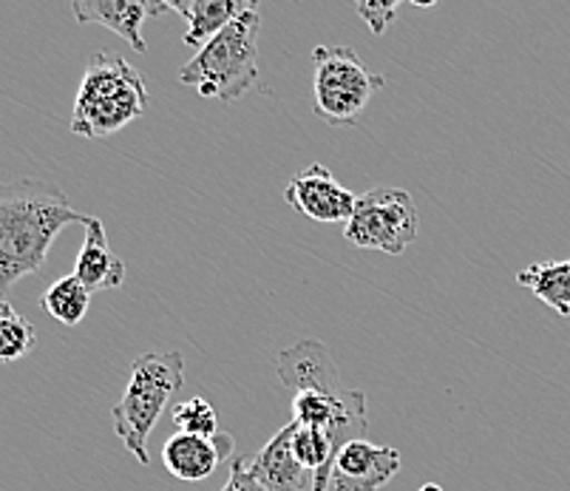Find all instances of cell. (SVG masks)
<instances>
[{
	"mask_svg": "<svg viewBox=\"0 0 570 491\" xmlns=\"http://www.w3.org/2000/svg\"><path fill=\"white\" fill-rule=\"evenodd\" d=\"M276 372L282 384L293 392V423L324 432L335 452L366 435V395L344 386L333 355L321 341L307 338L284 350Z\"/></svg>",
	"mask_w": 570,
	"mask_h": 491,
	"instance_id": "1",
	"label": "cell"
},
{
	"mask_svg": "<svg viewBox=\"0 0 570 491\" xmlns=\"http://www.w3.org/2000/svg\"><path fill=\"white\" fill-rule=\"evenodd\" d=\"M86 219L71 208L60 185L40 179L0 183V302L20 278L46 265L63 227L86 225Z\"/></svg>",
	"mask_w": 570,
	"mask_h": 491,
	"instance_id": "2",
	"label": "cell"
},
{
	"mask_svg": "<svg viewBox=\"0 0 570 491\" xmlns=\"http://www.w3.org/2000/svg\"><path fill=\"white\" fill-rule=\"evenodd\" d=\"M151 106L145 77L137 66L108 51L88 57L71 111V131L86 139H102L139 120Z\"/></svg>",
	"mask_w": 570,
	"mask_h": 491,
	"instance_id": "3",
	"label": "cell"
},
{
	"mask_svg": "<svg viewBox=\"0 0 570 491\" xmlns=\"http://www.w3.org/2000/svg\"><path fill=\"white\" fill-rule=\"evenodd\" d=\"M258 9L238 14L179 69V82L205 100L233 102L245 97L258 80Z\"/></svg>",
	"mask_w": 570,
	"mask_h": 491,
	"instance_id": "4",
	"label": "cell"
},
{
	"mask_svg": "<svg viewBox=\"0 0 570 491\" xmlns=\"http://www.w3.org/2000/svg\"><path fill=\"white\" fill-rule=\"evenodd\" d=\"M183 384V353H145L134 359L126 395L114 406V432L137 458L139 467L151 463V454H148L151 432Z\"/></svg>",
	"mask_w": 570,
	"mask_h": 491,
	"instance_id": "5",
	"label": "cell"
},
{
	"mask_svg": "<svg viewBox=\"0 0 570 491\" xmlns=\"http://www.w3.org/2000/svg\"><path fill=\"white\" fill-rule=\"evenodd\" d=\"M313 63L315 114L333 128L355 126L372 95L386 86L381 75L366 69L352 46H315Z\"/></svg>",
	"mask_w": 570,
	"mask_h": 491,
	"instance_id": "6",
	"label": "cell"
},
{
	"mask_svg": "<svg viewBox=\"0 0 570 491\" xmlns=\"http://www.w3.org/2000/svg\"><path fill=\"white\" fill-rule=\"evenodd\" d=\"M417 205L401 188H372L357 196L355 210L344 225V239L366 251L401 256L417 239Z\"/></svg>",
	"mask_w": 570,
	"mask_h": 491,
	"instance_id": "7",
	"label": "cell"
},
{
	"mask_svg": "<svg viewBox=\"0 0 570 491\" xmlns=\"http://www.w3.org/2000/svg\"><path fill=\"white\" fill-rule=\"evenodd\" d=\"M284 199L295 214H304L321 225H346L357 196L335 179L333 170L315 163L289 179Z\"/></svg>",
	"mask_w": 570,
	"mask_h": 491,
	"instance_id": "8",
	"label": "cell"
},
{
	"mask_svg": "<svg viewBox=\"0 0 570 491\" xmlns=\"http://www.w3.org/2000/svg\"><path fill=\"white\" fill-rule=\"evenodd\" d=\"M401 472V452L392 446H377L366 441H350L333 467L335 491H381L389 480Z\"/></svg>",
	"mask_w": 570,
	"mask_h": 491,
	"instance_id": "9",
	"label": "cell"
},
{
	"mask_svg": "<svg viewBox=\"0 0 570 491\" xmlns=\"http://www.w3.org/2000/svg\"><path fill=\"white\" fill-rule=\"evenodd\" d=\"M236 454L233 438L219 432L216 438H199L188 435V432H176L168 438L163 446V463L174 478L185 480V483H196L205 480L219 469L222 460H230Z\"/></svg>",
	"mask_w": 570,
	"mask_h": 491,
	"instance_id": "10",
	"label": "cell"
},
{
	"mask_svg": "<svg viewBox=\"0 0 570 491\" xmlns=\"http://www.w3.org/2000/svg\"><path fill=\"white\" fill-rule=\"evenodd\" d=\"M77 23H100L111 29L117 38L126 40L134 51H148L142 38V23L148 14L168 12V3H145V0H77Z\"/></svg>",
	"mask_w": 570,
	"mask_h": 491,
	"instance_id": "11",
	"label": "cell"
},
{
	"mask_svg": "<svg viewBox=\"0 0 570 491\" xmlns=\"http://www.w3.org/2000/svg\"><path fill=\"white\" fill-rule=\"evenodd\" d=\"M295 423H287L269 438L267 446L247 463L253 478L267 491H313V474L298 463L293 452Z\"/></svg>",
	"mask_w": 570,
	"mask_h": 491,
	"instance_id": "12",
	"label": "cell"
},
{
	"mask_svg": "<svg viewBox=\"0 0 570 491\" xmlns=\"http://www.w3.org/2000/svg\"><path fill=\"white\" fill-rule=\"evenodd\" d=\"M75 276L88 287V293L114 291L126 282V262L111 251L106 227L97 216L86 219V239L75 262Z\"/></svg>",
	"mask_w": 570,
	"mask_h": 491,
	"instance_id": "13",
	"label": "cell"
},
{
	"mask_svg": "<svg viewBox=\"0 0 570 491\" xmlns=\"http://www.w3.org/2000/svg\"><path fill=\"white\" fill-rule=\"evenodd\" d=\"M250 9H258V3H250V0H170L168 3V12L183 14V20L188 23L183 40L196 51L207 40L216 38L230 20Z\"/></svg>",
	"mask_w": 570,
	"mask_h": 491,
	"instance_id": "14",
	"label": "cell"
},
{
	"mask_svg": "<svg viewBox=\"0 0 570 491\" xmlns=\"http://www.w3.org/2000/svg\"><path fill=\"white\" fill-rule=\"evenodd\" d=\"M517 284L528 287L539 302H546L559 315H570V258L537 262L517 273Z\"/></svg>",
	"mask_w": 570,
	"mask_h": 491,
	"instance_id": "15",
	"label": "cell"
},
{
	"mask_svg": "<svg viewBox=\"0 0 570 491\" xmlns=\"http://www.w3.org/2000/svg\"><path fill=\"white\" fill-rule=\"evenodd\" d=\"M46 313L55 318V322L66 324V327H77V324L86 318L88 304H91V293H88L86 284L71 273V276L57 278L49 291L40 298Z\"/></svg>",
	"mask_w": 570,
	"mask_h": 491,
	"instance_id": "16",
	"label": "cell"
},
{
	"mask_svg": "<svg viewBox=\"0 0 570 491\" xmlns=\"http://www.w3.org/2000/svg\"><path fill=\"white\" fill-rule=\"evenodd\" d=\"M38 344V330L3 298L0 302V364H14Z\"/></svg>",
	"mask_w": 570,
	"mask_h": 491,
	"instance_id": "17",
	"label": "cell"
},
{
	"mask_svg": "<svg viewBox=\"0 0 570 491\" xmlns=\"http://www.w3.org/2000/svg\"><path fill=\"white\" fill-rule=\"evenodd\" d=\"M174 426L179 432L199 438H216L219 435V418H216L214 403L205 397H190V401L176 403L174 406Z\"/></svg>",
	"mask_w": 570,
	"mask_h": 491,
	"instance_id": "18",
	"label": "cell"
},
{
	"mask_svg": "<svg viewBox=\"0 0 570 491\" xmlns=\"http://www.w3.org/2000/svg\"><path fill=\"white\" fill-rule=\"evenodd\" d=\"M352 9H355L361 18H364V23L370 26L372 35H383L389 29V23L395 20L397 9H401V3H383V0H370V3H352Z\"/></svg>",
	"mask_w": 570,
	"mask_h": 491,
	"instance_id": "19",
	"label": "cell"
},
{
	"mask_svg": "<svg viewBox=\"0 0 570 491\" xmlns=\"http://www.w3.org/2000/svg\"><path fill=\"white\" fill-rule=\"evenodd\" d=\"M222 491H267V489H264V485L253 478L245 460L238 458V454H233L230 478H227V483L222 485Z\"/></svg>",
	"mask_w": 570,
	"mask_h": 491,
	"instance_id": "20",
	"label": "cell"
},
{
	"mask_svg": "<svg viewBox=\"0 0 570 491\" xmlns=\"http://www.w3.org/2000/svg\"><path fill=\"white\" fill-rule=\"evenodd\" d=\"M417 491H443V489H440L438 483H426V485H423V489H417Z\"/></svg>",
	"mask_w": 570,
	"mask_h": 491,
	"instance_id": "21",
	"label": "cell"
}]
</instances>
